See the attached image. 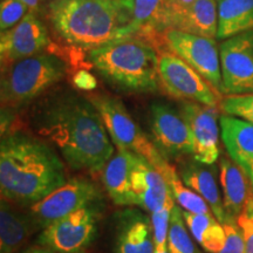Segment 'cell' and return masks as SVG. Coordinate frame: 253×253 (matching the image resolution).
<instances>
[{
	"label": "cell",
	"instance_id": "cell-1",
	"mask_svg": "<svg viewBox=\"0 0 253 253\" xmlns=\"http://www.w3.org/2000/svg\"><path fill=\"white\" fill-rule=\"evenodd\" d=\"M32 125L73 170L95 175L102 172L113 157L112 138L97 109L89 99L73 91L43 101L34 113Z\"/></svg>",
	"mask_w": 253,
	"mask_h": 253
},
{
	"label": "cell",
	"instance_id": "cell-2",
	"mask_svg": "<svg viewBox=\"0 0 253 253\" xmlns=\"http://www.w3.org/2000/svg\"><path fill=\"white\" fill-rule=\"evenodd\" d=\"M67 183L65 166L46 142L21 131L2 136L0 192L12 204L33 205Z\"/></svg>",
	"mask_w": 253,
	"mask_h": 253
},
{
	"label": "cell",
	"instance_id": "cell-3",
	"mask_svg": "<svg viewBox=\"0 0 253 253\" xmlns=\"http://www.w3.org/2000/svg\"><path fill=\"white\" fill-rule=\"evenodd\" d=\"M46 18L63 41L91 50L136 37L132 12L115 0H54Z\"/></svg>",
	"mask_w": 253,
	"mask_h": 253
},
{
	"label": "cell",
	"instance_id": "cell-4",
	"mask_svg": "<svg viewBox=\"0 0 253 253\" xmlns=\"http://www.w3.org/2000/svg\"><path fill=\"white\" fill-rule=\"evenodd\" d=\"M88 60L109 84L130 93H154L161 87L160 53L143 38L88 50Z\"/></svg>",
	"mask_w": 253,
	"mask_h": 253
},
{
	"label": "cell",
	"instance_id": "cell-5",
	"mask_svg": "<svg viewBox=\"0 0 253 253\" xmlns=\"http://www.w3.org/2000/svg\"><path fill=\"white\" fill-rule=\"evenodd\" d=\"M68 66L53 53H40L1 67L0 99L4 108L31 103L66 78Z\"/></svg>",
	"mask_w": 253,
	"mask_h": 253
},
{
	"label": "cell",
	"instance_id": "cell-6",
	"mask_svg": "<svg viewBox=\"0 0 253 253\" xmlns=\"http://www.w3.org/2000/svg\"><path fill=\"white\" fill-rule=\"evenodd\" d=\"M89 100L99 112L107 131L118 149L131 151L145 158L163 173L170 163L134 121L122 101L106 94L93 95Z\"/></svg>",
	"mask_w": 253,
	"mask_h": 253
},
{
	"label": "cell",
	"instance_id": "cell-7",
	"mask_svg": "<svg viewBox=\"0 0 253 253\" xmlns=\"http://www.w3.org/2000/svg\"><path fill=\"white\" fill-rule=\"evenodd\" d=\"M100 199V190L93 183L87 179H72L31 205L27 216L33 227L43 230L63 217L94 205Z\"/></svg>",
	"mask_w": 253,
	"mask_h": 253
},
{
	"label": "cell",
	"instance_id": "cell-8",
	"mask_svg": "<svg viewBox=\"0 0 253 253\" xmlns=\"http://www.w3.org/2000/svg\"><path fill=\"white\" fill-rule=\"evenodd\" d=\"M161 87L175 99L217 107L220 94L191 66L170 50L160 52Z\"/></svg>",
	"mask_w": 253,
	"mask_h": 253
},
{
	"label": "cell",
	"instance_id": "cell-9",
	"mask_svg": "<svg viewBox=\"0 0 253 253\" xmlns=\"http://www.w3.org/2000/svg\"><path fill=\"white\" fill-rule=\"evenodd\" d=\"M163 41L168 50L191 66L217 93L223 94L220 50L216 39L168 30L163 34Z\"/></svg>",
	"mask_w": 253,
	"mask_h": 253
},
{
	"label": "cell",
	"instance_id": "cell-10",
	"mask_svg": "<svg viewBox=\"0 0 253 253\" xmlns=\"http://www.w3.org/2000/svg\"><path fill=\"white\" fill-rule=\"evenodd\" d=\"M94 207H86L50 224L38 238L39 244L58 253H84L96 236L99 212Z\"/></svg>",
	"mask_w": 253,
	"mask_h": 253
},
{
	"label": "cell",
	"instance_id": "cell-11",
	"mask_svg": "<svg viewBox=\"0 0 253 253\" xmlns=\"http://www.w3.org/2000/svg\"><path fill=\"white\" fill-rule=\"evenodd\" d=\"M223 94H253V31L221 41Z\"/></svg>",
	"mask_w": 253,
	"mask_h": 253
},
{
	"label": "cell",
	"instance_id": "cell-12",
	"mask_svg": "<svg viewBox=\"0 0 253 253\" xmlns=\"http://www.w3.org/2000/svg\"><path fill=\"white\" fill-rule=\"evenodd\" d=\"M149 123L154 144L167 160L194 155V140L182 113L167 103L154 102Z\"/></svg>",
	"mask_w": 253,
	"mask_h": 253
},
{
	"label": "cell",
	"instance_id": "cell-13",
	"mask_svg": "<svg viewBox=\"0 0 253 253\" xmlns=\"http://www.w3.org/2000/svg\"><path fill=\"white\" fill-rule=\"evenodd\" d=\"M50 45L49 33L39 15L28 13L20 23L1 32L0 60L1 67L30 56L40 54Z\"/></svg>",
	"mask_w": 253,
	"mask_h": 253
},
{
	"label": "cell",
	"instance_id": "cell-14",
	"mask_svg": "<svg viewBox=\"0 0 253 253\" xmlns=\"http://www.w3.org/2000/svg\"><path fill=\"white\" fill-rule=\"evenodd\" d=\"M181 113L194 140V157L199 163L212 166L219 157L218 108L184 101Z\"/></svg>",
	"mask_w": 253,
	"mask_h": 253
},
{
	"label": "cell",
	"instance_id": "cell-15",
	"mask_svg": "<svg viewBox=\"0 0 253 253\" xmlns=\"http://www.w3.org/2000/svg\"><path fill=\"white\" fill-rule=\"evenodd\" d=\"M131 192L134 204L153 213L166 204L170 188L157 168L135 154L131 170Z\"/></svg>",
	"mask_w": 253,
	"mask_h": 253
},
{
	"label": "cell",
	"instance_id": "cell-16",
	"mask_svg": "<svg viewBox=\"0 0 253 253\" xmlns=\"http://www.w3.org/2000/svg\"><path fill=\"white\" fill-rule=\"evenodd\" d=\"M221 140L227 154L253 182V125L236 116L219 118Z\"/></svg>",
	"mask_w": 253,
	"mask_h": 253
},
{
	"label": "cell",
	"instance_id": "cell-17",
	"mask_svg": "<svg viewBox=\"0 0 253 253\" xmlns=\"http://www.w3.org/2000/svg\"><path fill=\"white\" fill-rule=\"evenodd\" d=\"M220 185L223 190V204L227 220L237 221L246 203L253 196V186L248 173L231 158L220 160Z\"/></svg>",
	"mask_w": 253,
	"mask_h": 253
},
{
	"label": "cell",
	"instance_id": "cell-18",
	"mask_svg": "<svg viewBox=\"0 0 253 253\" xmlns=\"http://www.w3.org/2000/svg\"><path fill=\"white\" fill-rule=\"evenodd\" d=\"M134 153L118 149V154L108 161L102 170V181L109 197L116 205L131 207L134 204L131 192V170Z\"/></svg>",
	"mask_w": 253,
	"mask_h": 253
},
{
	"label": "cell",
	"instance_id": "cell-19",
	"mask_svg": "<svg viewBox=\"0 0 253 253\" xmlns=\"http://www.w3.org/2000/svg\"><path fill=\"white\" fill-rule=\"evenodd\" d=\"M179 177L184 184L202 196L210 207L214 217L221 224L226 223L227 217L224 209L223 199L220 197L218 189L214 169L207 164L199 163L197 161H191L182 167Z\"/></svg>",
	"mask_w": 253,
	"mask_h": 253
},
{
	"label": "cell",
	"instance_id": "cell-20",
	"mask_svg": "<svg viewBox=\"0 0 253 253\" xmlns=\"http://www.w3.org/2000/svg\"><path fill=\"white\" fill-rule=\"evenodd\" d=\"M132 27L138 38L163 36L171 28L169 0H135Z\"/></svg>",
	"mask_w": 253,
	"mask_h": 253
},
{
	"label": "cell",
	"instance_id": "cell-21",
	"mask_svg": "<svg viewBox=\"0 0 253 253\" xmlns=\"http://www.w3.org/2000/svg\"><path fill=\"white\" fill-rule=\"evenodd\" d=\"M147 218L126 212L120 224L116 253H155L154 235Z\"/></svg>",
	"mask_w": 253,
	"mask_h": 253
},
{
	"label": "cell",
	"instance_id": "cell-22",
	"mask_svg": "<svg viewBox=\"0 0 253 253\" xmlns=\"http://www.w3.org/2000/svg\"><path fill=\"white\" fill-rule=\"evenodd\" d=\"M172 30H178L195 36L217 39L218 34V1L196 0L183 13Z\"/></svg>",
	"mask_w": 253,
	"mask_h": 253
},
{
	"label": "cell",
	"instance_id": "cell-23",
	"mask_svg": "<svg viewBox=\"0 0 253 253\" xmlns=\"http://www.w3.org/2000/svg\"><path fill=\"white\" fill-rule=\"evenodd\" d=\"M253 31V0H218L217 39Z\"/></svg>",
	"mask_w": 253,
	"mask_h": 253
},
{
	"label": "cell",
	"instance_id": "cell-24",
	"mask_svg": "<svg viewBox=\"0 0 253 253\" xmlns=\"http://www.w3.org/2000/svg\"><path fill=\"white\" fill-rule=\"evenodd\" d=\"M34 229L27 214L20 213L11 202L0 203V253H15Z\"/></svg>",
	"mask_w": 253,
	"mask_h": 253
},
{
	"label": "cell",
	"instance_id": "cell-25",
	"mask_svg": "<svg viewBox=\"0 0 253 253\" xmlns=\"http://www.w3.org/2000/svg\"><path fill=\"white\" fill-rule=\"evenodd\" d=\"M185 224L204 251L208 253H220L225 244V229L214 214H195L183 211Z\"/></svg>",
	"mask_w": 253,
	"mask_h": 253
},
{
	"label": "cell",
	"instance_id": "cell-26",
	"mask_svg": "<svg viewBox=\"0 0 253 253\" xmlns=\"http://www.w3.org/2000/svg\"><path fill=\"white\" fill-rule=\"evenodd\" d=\"M163 176L169 184L175 201L184 211L195 214H213L207 201L183 183L179 173L171 164L164 170Z\"/></svg>",
	"mask_w": 253,
	"mask_h": 253
},
{
	"label": "cell",
	"instance_id": "cell-27",
	"mask_svg": "<svg viewBox=\"0 0 253 253\" xmlns=\"http://www.w3.org/2000/svg\"><path fill=\"white\" fill-rule=\"evenodd\" d=\"M181 208L175 205L170 217L168 251L169 253H202L190 237Z\"/></svg>",
	"mask_w": 253,
	"mask_h": 253
},
{
	"label": "cell",
	"instance_id": "cell-28",
	"mask_svg": "<svg viewBox=\"0 0 253 253\" xmlns=\"http://www.w3.org/2000/svg\"><path fill=\"white\" fill-rule=\"evenodd\" d=\"M175 198L170 190L162 209L151 213V227H153L155 251H167L168 250V235H169L170 217L172 209L175 207Z\"/></svg>",
	"mask_w": 253,
	"mask_h": 253
},
{
	"label": "cell",
	"instance_id": "cell-29",
	"mask_svg": "<svg viewBox=\"0 0 253 253\" xmlns=\"http://www.w3.org/2000/svg\"><path fill=\"white\" fill-rule=\"evenodd\" d=\"M220 110L253 125V94L226 95L220 101Z\"/></svg>",
	"mask_w": 253,
	"mask_h": 253
},
{
	"label": "cell",
	"instance_id": "cell-30",
	"mask_svg": "<svg viewBox=\"0 0 253 253\" xmlns=\"http://www.w3.org/2000/svg\"><path fill=\"white\" fill-rule=\"evenodd\" d=\"M30 13V8L21 0H0V31L14 27Z\"/></svg>",
	"mask_w": 253,
	"mask_h": 253
},
{
	"label": "cell",
	"instance_id": "cell-31",
	"mask_svg": "<svg viewBox=\"0 0 253 253\" xmlns=\"http://www.w3.org/2000/svg\"><path fill=\"white\" fill-rule=\"evenodd\" d=\"M223 225L225 229L226 239L220 253H244V237L238 223L230 220L224 223Z\"/></svg>",
	"mask_w": 253,
	"mask_h": 253
},
{
	"label": "cell",
	"instance_id": "cell-32",
	"mask_svg": "<svg viewBox=\"0 0 253 253\" xmlns=\"http://www.w3.org/2000/svg\"><path fill=\"white\" fill-rule=\"evenodd\" d=\"M237 223L244 237V253H253V196L249 199L244 210L239 214Z\"/></svg>",
	"mask_w": 253,
	"mask_h": 253
},
{
	"label": "cell",
	"instance_id": "cell-33",
	"mask_svg": "<svg viewBox=\"0 0 253 253\" xmlns=\"http://www.w3.org/2000/svg\"><path fill=\"white\" fill-rule=\"evenodd\" d=\"M169 1L170 12H171V28L170 30H172L173 25L178 20V18L194 4L196 0H169Z\"/></svg>",
	"mask_w": 253,
	"mask_h": 253
},
{
	"label": "cell",
	"instance_id": "cell-34",
	"mask_svg": "<svg viewBox=\"0 0 253 253\" xmlns=\"http://www.w3.org/2000/svg\"><path fill=\"white\" fill-rule=\"evenodd\" d=\"M74 84H77L78 88L84 90H91L96 87V81L94 77L87 72L78 73L74 78Z\"/></svg>",
	"mask_w": 253,
	"mask_h": 253
},
{
	"label": "cell",
	"instance_id": "cell-35",
	"mask_svg": "<svg viewBox=\"0 0 253 253\" xmlns=\"http://www.w3.org/2000/svg\"><path fill=\"white\" fill-rule=\"evenodd\" d=\"M21 1L27 5L31 13L39 15V17H41L42 14L46 15L47 6H48L47 0H21Z\"/></svg>",
	"mask_w": 253,
	"mask_h": 253
},
{
	"label": "cell",
	"instance_id": "cell-36",
	"mask_svg": "<svg viewBox=\"0 0 253 253\" xmlns=\"http://www.w3.org/2000/svg\"><path fill=\"white\" fill-rule=\"evenodd\" d=\"M24 253H54V251L45 246H36V248H31L25 251Z\"/></svg>",
	"mask_w": 253,
	"mask_h": 253
},
{
	"label": "cell",
	"instance_id": "cell-37",
	"mask_svg": "<svg viewBox=\"0 0 253 253\" xmlns=\"http://www.w3.org/2000/svg\"><path fill=\"white\" fill-rule=\"evenodd\" d=\"M115 1L119 2V4H121L123 7L128 8L129 11L132 12V9H134L135 0H115Z\"/></svg>",
	"mask_w": 253,
	"mask_h": 253
},
{
	"label": "cell",
	"instance_id": "cell-38",
	"mask_svg": "<svg viewBox=\"0 0 253 253\" xmlns=\"http://www.w3.org/2000/svg\"><path fill=\"white\" fill-rule=\"evenodd\" d=\"M155 253H169V251H155Z\"/></svg>",
	"mask_w": 253,
	"mask_h": 253
},
{
	"label": "cell",
	"instance_id": "cell-39",
	"mask_svg": "<svg viewBox=\"0 0 253 253\" xmlns=\"http://www.w3.org/2000/svg\"><path fill=\"white\" fill-rule=\"evenodd\" d=\"M52 1H54V0H47V2H48V4H49V2H52Z\"/></svg>",
	"mask_w": 253,
	"mask_h": 253
},
{
	"label": "cell",
	"instance_id": "cell-40",
	"mask_svg": "<svg viewBox=\"0 0 253 253\" xmlns=\"http://www.w3.org/2000/svg\"><path fill=\"white\" fill-rule=\"evenodd\" d=\"M252 183V186H253V182H251Z\"/></svg>",
	"mask_w": 253,
	"mask_h": 253
},
{
	"label": "cell",
	"instance_id": "cell-41",
	"mask_svg": "<svg viewBox=\"0 0 253 253\" xmlns=\"http://www.w3.org/2000/svg\"><path fill=\"white\" fill-rule=\"evenodd\" d=\"M217 1H218V0H217Z\"/></svg>",
	"mask_w": 253,
	"mask_h": 253
}]
</instances>
